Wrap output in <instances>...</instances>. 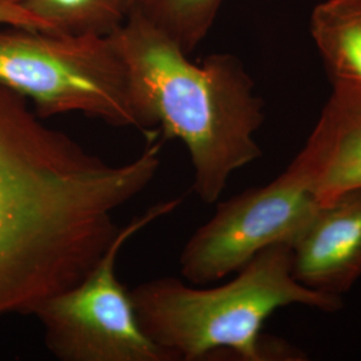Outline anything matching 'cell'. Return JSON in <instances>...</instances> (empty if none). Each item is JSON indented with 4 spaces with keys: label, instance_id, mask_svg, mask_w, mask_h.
<instances>
[{
    "label": "cell",
    "instance_id": "5",
    "mask_svg": "<svg viewBox=\"0 0 361 361\" xmlns=\"http://www.w3.org/2000/svg\"><path fill=\"white\" fill-rule=\"evenodd\" d=\"M182 198L158 202L118 233L82 281L34 310L44 344L62 361H176L143 332L130 290L118 280L116 261L133 235L180 207Z\"/></svg>",
    "mask_w": 361,
    "mask_h": 361
},
{
    "label": "cell",
    "instance_id": "12",
    "mask_svg": "<svg viewBox=\"0 0 361 361\" xmlns=\"http://www.w3.org/2000/svg\"><path fill=\"white\" fill-rule=\"evenodd\" d=\"M0 26L26 27L51 31L44 22L28 11L23 0H0Z\"/></svg>",
    "mask_w": 361,
    "mask_h": 361
},
{
    "label": "cell",
    "instance_id": "10",
    "mask_svg": "<svg viewBox=\"0 0 361 361\" xmlns=\"http://www.w3.org/2000/svg\"><path fill=\"white\" fill-rule=\"evenodd\" d=\"M52 32L110 37L137 8V0H23Z\"/></svg>",
    "mask_w": 361,
    "mask_h": 361
},
{
    "label": "cell",
    "instance_id": "8",
    "mask_svg": "<svg viewBox=\"0 0 361 361\" xmlns=\"http://www.w3.org/2000/svg\"><path fill=\"white\" fill-rule=\"evenodd\" d=\"M285 171L320 204L361 188V98L334 92Z\"/></svg>",
    "mask_w": 361,
    "mask_h": 361
},
{
    "label": "cell",
    "instance_id": "11",
    "mask_svg": "<svg viewBox=\"0 0 361 361\" xmlns=\"http://www.w3.org/2000/svg\"><path fill=\"white\" fill-rule=\"evenodd\" d=\"M225 0H137L135 13L186 54L207 38Z\"/></svg>",
    "mask_w": 361,
    "mask_h": 361
},
{
    "label": "cell",
    "instance_id": "6",
    "mask_svg": "<svg viewBox=\"0 0 361 361\" xmlns=\"http://www.w3.org/2000/svg\"><path fill=\"white\" fill-rule=\"evenodd\" d=\"M320 202L296 178L283 171L267 185L219 204L213 217L200 226L180 256L182 277L210 284L241 269L273 245H290Z\"/></svg>",
    "mask_w": 361,
    "mask_h": 361
},
{
    "label": "cell",
    "instance_id": "1",
    "mask_svg": "<svg viewBox=\"0 0 361 361\" xmlns=\"http://www.w3.org/2000/svg\"><path fill=\"white\" fill-rule=\"evenodd\" d=\"M164 140L114 165L0 86V316H31L73 288L116 240V213L161 168Z\"/></svg>",
    "mask_w": 361,
    "mask_h": 361
},
{
    "label": "cell",
    "instance_id": "7",
    "mask_svg": "<svg viewBox=\"0 0 361 361\" xmlns=\"http://www.w3.org/2000/svg\"><path fill=\"white\" fill-rule=\"evenodd\" d=\"M300 284L343 296L361 277V188L320 204L290 244Z\"/></svg>",
    "mask_w": 361,
    "mask_h": 361
},
{
    "label": "cell",
    "instance_id": "3",
    "mask_svg": "<svg viewBox=\"0 0 361 361\" xmlns=\"http://www.w3.org/2000/svg\"><path fill=\"white\" fill-rule=\"evenodd\" d=\"M130 296L143 332L176 361L219 353L243 361L304 360L300 350L262 336L267 319L289 305L325 313L343 308L341 297L297 281L286 244L259 252L229 283L202 289L161 277L137 285Z\"/></svg>",
    "mask_w": 361,
    "mask_h": 361
},
{
    "label": "cell",
    "instance_id": "9",
    "mask_svg": "<svg viewBox=\"0 0 361 361\" xmlns=\"http://www.w3.org/2000/svg\"><path fill=\"white\" fill-rule=\"evenodd\" d=\"M310 31L332 91L361 98V0L319 3Z\"/></svg>",
    "mask_w": 361,
    "mask_h": 361
},
{
    "label": "cell",
    "instance_id": "2",
    "mask_svg": "<svg viewBox=\"0 0 361 361\" xmlns=\"http://www.w3.org/2000/svg\"><path fill=\"white\" fill-rule=\"evenodd\" d=\"M110 37L147 129L185 145L194 192L205 204L217 202L233 173L262 155L255 134L265 119L264 102L243 62L219 52L194 63L135 11Z\"/></svg>",
    "mask_w": 361,
    "mask_h": 361
},
{
    "label": "cell",
    "instance_id": "4",
    "mask_svg": "<svg viewBox=\"0 0 361 361\" xmlns=\"http://www.w3.org/2000/svg\"><path fill=\"white\" fill-rule=\"evenodd\" d=\"M0 86L18 92L40 118L82 113L152 138L135 104L129 70L111 37L0 28Z\"/></svg>",
    "mask_w": 361,
    "mask_h": 361
}]
</instances>
